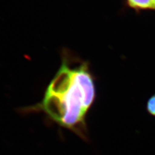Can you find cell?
Segmentation results:
<instances>
[{
	"mask_svg": "<svg viewBox=\"0 0 155 155\" xmlns=\"http://www.w3.org/2000/svg\"><path fill=\"white\" fill-rule=\"evenodd\" d=\"M96 97L94 78L87 63L64 56L41 102L28 109L43 113L61 127L87 140V116Z\"/></svg>",
	"mask_w": 155,
	"mask_h": 155,
	"instance_id": "6da1fadb",
	"label": "cell"
},
{
	"mask_svg": "<svg viewBox=\"0 0 155 155\" xmlns=\"http://www.w3.org/2000/svg\"><path fill=\"white\" fill-rule=\"evenodd\" d=\"M129 5L135 9H154L153 0H127Z\"/></svg>",
	"mask_w": 155,
	"mask_h": 155,
	"instance_id": "7a4b0ae2",
	"label": "cell"
},
{
	"mask_svg": "<svg viewBox=\"0 0 155 155\" xmlns=\"http://www.w3.org/2000/svg\"><path fill=\"white\" fill-rule=\"evenodd\" d=\"M146 109L150 115L155 117V94L149 98L146 104Z\"/></svg>",
	"mask_w": 155,
	"mask_h": 155,
	"instance_id": "3957f363",
	"label": "cell"
},
{
	"mask_svg": "<svg viewBox=\"0 0 155 155\" xmlns=\"http://www.w3.org/2000/svg\"><path fill=\"white\" fill-rule=\"evenodd\" d=\"M153 3H154V9H155V0H153Z\"/></svg>",
	"mask_w": 155,
	"mask_h": 155,
	"instance_id": "277c9868",
	"label": "cell"
}]
</instances>
